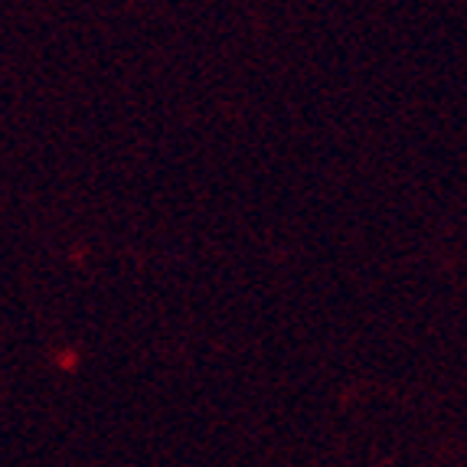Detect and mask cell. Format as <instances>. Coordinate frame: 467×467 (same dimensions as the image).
Wrapping results in <instances>:
<instances>
[]
</instances>
